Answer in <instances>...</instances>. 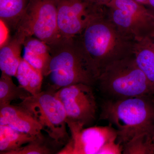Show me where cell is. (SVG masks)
Wrapping results in <instances>:
<instances>
[{
	"label": "cell",
	"instance_id": "ac0fdd59",
	"mask_svg": "<svg viewBox=\"0 0 154 154\" xmlns=\"http://www.w3.org/2000/svg\"><path fill=\"white\" fill-rule=\"evenodd\" d=\"M31 96L30 93L14 84L12 76L2 73L0 78V106L11 104L12 101L24 100Z\"/></svg>",
	"mask_w": 154,
	"mask_h": 154
},
{
	"label": "cell",
	"instance_id": "30bf717a",
	"mask_svg": "<svg viewBox=\"0 0 154 154\" xmlns=\"http://www.w3.org/2000/svg\"><path fill=\"white\" fill-rule=\"evenodd\" d=\"M71 137L67 143L57 154H98L105 144L117 140V133L113 127H84L75 122L67 121Z\"/></svg>",
	"mask_w": 154,
	"mask_h": 154
},
{
	"label": "cell",
	"instance_id": "7c38bea8",
	"mask_svg": "<svg viewBox=\"0 0 154 154\" xmlns=\"http://www.w3.org/2000/svg\"><path fill=\"white\" fill-rule=\"evenodd\" d=\"M27 35L17 29L13 37L0 49V69L3 73L15 77L22 57L21 51Z\"/></svg>",
	"mask_w": 154,
	"mask_h": 154
},
{
	"label": "cell",
	"instance_id": "5bb4252c",
	"mask_svg": "<svg viewBox=\"0 0 154 154\" xmlns=\"http://www.w3.org/2000/svg\"><path fill=\"white\" fill-rule=\"evenodd\" d=\"M133 54L138 66L154 85V36L135 41Z\"/></svg>",
	"mask_w": 154,
	"mask_h": 154
},
{
	"label": "cell",
	"instance_id": "52a82bcc",
	"mask_svg": "<svg viewBox=\"0 0 154 154\" xmlns=\"http://www.w3.org/2000/svg\"><path fill=\"white\" fill-rule=\"evenodd\" d=\"M17 29L23 30L28 36H35L48 45L56 42L60 39L57 0H29Z\"/></svg>",
	"mask_w": 154,
	"mask_h": 154
},
{
	"label": "cell",
	"instance_id": "277c9868",
	"mask_svg": "<svg viewBox=\"0 0 154 154\" xmlns=\"http://www.w3.org/2000/svg\"><path fill=\"white\" fill-rule=\"evenodd\" d=\"M95 88L101 99L105 100L154 96V85L138 66L134 54L114 62L103 69Z\"/></svg>",
	"mask_w": 154,
	"mask_h": 154
},
{
	"label": "cell",
	"instance_id": "484cf974",
	"mask_svg": "<svg viewBox=\"0 0 154 154\" xmlns=\"http://www.w3.org/2000/svg\"><path fill=\"white\" fill-rule=\"evenodd\" d=\"M153 144L154 150V136L153 138Z\"/></svg>",
	"mask_w": 154,
	"mask_h": 154
},
{
	"label": "cell",
	"instance_id": "d6986e66",
	"mask_svg": "<svg viewBox=\"0 0 154 154\" xmlns=\"http://www.w3.org/2000/svg\"><path fill=\"white\" fill-rule=\"evenodd\" d=\"M123 154H154L153 137L142 135L123 145Z\"/></svg>",
	"mask_w": 154,
	"mask_h": 154
},
{
	"label": "cell",
	"instance_id": "4fadbf2b",
	"mask_svg": "<svg viewBox=\"0 0 154 154\" xmlns=\"http://www.w3.org/2000/svg\"><path fill=\"white\" fill-rule=\"evenodd\" d=\"M24 55L25 60L42 73L43 76L47 72L50 61L48 45L33 36H27L24 45Z\"/></svg>",
	"mask_w": 154,
	"mask_h": 154
},
{
	"label": "cell",
	"instance_id": "2e32d148",
	"mask_svg": "<svg viewBox=\"0 0 154 154\" xmlns=\"http://www.w3.org/2000/svg\"><path fill=\"white\" fill-rule=\"evenodd\" d=\"M29 0H0V19L9 29L17 30Z\"/></svg>",
	"mask_w": 154,
	"mask_h": 154
},
{
	"label": "cell",
	"instance_id": "9a60e30c",
	"mask_svg": "<svg viewBox=\"0 0 154 154\" xmlns=\"http://www.w3.org/2000/svg\"><path fill=\"white\" fill-rule=\"evenodd\" d=\"M16 77L19 85L32 96L42 91L44 76L42 73L33 67L23 57L17 69Z\"/></svg>",
	"mask_w": 154,
	"mask_h": 154
},
{
	"label": "cell",
	"instance_id": "7402d4cb",
	"mask_svg": "<svg viewBox=\"0 0 154 154\" xmlns=\"http://www.w3.org/2000/svg\"><path fill=\"white\" fill-rule=\"evenodd\" d=\"M1 47L5 44L10 38L9 37V29L8 26L1 20Z\"/></svg>",
	"mask_w": 154,
	"mask_h": 154
},
{
	"label": "cell",
	"instance_id": "44dd1931",
	"mask_svg": "<svg viewBox=\"0 0 154 154\" xmlns=\"http://www.w3.org/2000/svg\"><path fill=\"white\" fill-rule=\"evenodd\" d=\"M122 151L123 145L116 141H113L105 144L99 151L98 154H120L122 153Z\"/></svg>",
	"mask_w": 154,
	"mask_h": 154
},
{
	"label": "cell",
	"instance_id": "ba28073f",
	"mask_svg": "<svg viewBox=\"0 0 154 154\" xmlns=\"http://www.w3.org/2000/svg\"><path fill=\"white\" fill-rule=\"evenodd\" d=\"M105 6L90 0H57L60 38L79 36L91 22L105 15Z\"/></svg>",
	"mask_w": 154,
	"mask_h": 154
},
{
	"label": "cell",
	"instance_id": "d4e9b609",
	"mask_svg": "<svg viewBox=\"0 0 154 154\" xmlns=\"http://www.w3.org/2000/svg\"><path fill=\"white\" fill-rule=\"evenodd\" d=\"M137 2L140 4H142L145 6H146L148 3V0H135Z\"/></svg>",
	"mask_w": 154,
	"mask_h": 154
},
{
	"label": "cell",
	"instance_id": "5b68a950",
	"mask_svg": "<svg viewBox=\"0 0 154 154\" xmlns=\"http://www.w3.org/2000/svg\"><path fill=\"white\" fill-rule=\"evenodd\" d=\"M18 105L34 117L57 145L65 146L70 139L66 130V112L62 103L51 91L28 96Z\"/></svg>",
	"mask_w": 154,
	"mask_h": 154
},
{
	"label": "cell",
	"instance_id": "e0dca14e",
	"mask_svg": "<svg viewBox=\"0 0 154 154\" xmlns=\"http://www.w3.org/2000/svg\"><path fill=\"white\" fill-rule=\"evenodd\" d=\"M38 136L18 131L8 125H0V154H5L19 148Z\"/></svg>",
	"mask_w": 154,
	"mask_h": 154
},
{
	"label": "cell",
	"instance_id": "603a6c76",
	"mask_svg": "<svg viewBox=\"0 0 154 154\" xmlns=\"http://www.w3.org/2000/svg\"><path fill=\"white\" fill-rule=\"evenodd\" d=\"M99 5L106 6L111 0H90Z\"/></svg>",
	"mask_w": 154,
	"mask_h": 154
},
{
	"label": "cell",
	"instance_id": "8fae6325",
	"mask_svg": "<svg viewBox=\"0 0 154 154\" xmlns=\"http://www.w3.org/2000/svg\"><path fill=\"white\" fill-rule=\"evenodd\" d=\"M0 125L32 135H42L41 125L29 111L19 105L0 106Z\"/></svg>",
	"mask_w": 154,
	"mask_h": 154
},
{
	"label": "cell",
	"instance_id": "6da1fadb",
	"mask_svg": "<svg viewBox=\"0 0 154 154\" xmlns=\"http://www.w3.org/2000/svg\"><path fill=\"white\" fill-rule=\"evenodd\" d=\"M48 45L51 59L44 79H47L48 91L55 93L63 87L78 84L95 87L99 73L78 36L60 38Z\"/></svg>",
	"mask_w": 154,
	"mask_h": 154
},
{
	"label": "cell",
	"instance_id": "8992f818",
	"mask_svg": "<svg viewBox=\"0 0 154 154\" xmlns=\"http://www.w3.org/2000/svg\"><path fill=\"white\" fill-rule=\"evenodd\" d=\"M110 22L135 41L154 36V16L135 0H111L105 6Z\"/></svg>",
	"mask_w": 154,
	"mask_h": 154
},
{
	"label": "cell",
	"instance_id": "cb8c5ba5",
	"mask_svg": "<svg viewBox=\"0 0 154 154\" xmlns=\"http://www.w3.org/2000/svg\"><path fill=\"white\" fill-rule=\"evenodd\" d=\"M146 7L154 16V0H148V3Z\"/></svg>",
	"mask_w": 154,
	"mask_h": 154
},
{
	"label": "cell",
	"instance_id": "3957f363",
	"mask_svg": "<svg viewBox=\"0 0 154 154\" xmlns=\"http://www.w3.org/2000/svg\"><path fill=\"white\" fill-rule=\"evenodd\" d=\"M78 37L99 75L108 65L133 55L135 41L120 31L105 14L91 22Z\"/></svg>",
	"mask_w": 154,
	"mask_h": 154
},
{
	"label": "cell",
	"instance_id": "7a4b0ae2",
	"mask_svg": "<svg viewBox=\"0 0 154 154\" xmlns=\"http://www.w3.org/2000/svg\"><path fill=\"white\" fill-rule=\"evenodd\" d=\"M99 121L105 120L116 130V141L123 145L134 138L154 136V96L118 100L101 99Z\"/></svg>",
	"mask_w": 154,
	"mask_h": 154
},
{
	"label": "cell",
	"instance_id": "9c48e42d",
	"mask_svg": "<svg viewBox=\"0 0 154 154\" xmlns=\"http://www.w3.org/2000/svg\"><path fill=\"white\" fill-rule=\"evenodd\" d=\"M94 88L78 84L63 87L54 93L64 107L66 122H75L84 127L94 123L99 111Z\"/></svg>",
	"mask_w": 154,
	"mask_h": 154
},
{
	"label": "cell",
	"instance_id": "ffe728a7",
	"mask_svg": "<svg viewBox=\"0 0 154 154\" xmlns=\"http://www.w3.org/2000/svg\"><path fill=\"white\" fill-rule=\"evenodd\" d=\"M53 152L52 148L45 142L43 135H42L26 145L5 154H49L53 153Z\"/></svg>",
	"mask_w": 154,
	"mask_h": 154
}]
</instances>
